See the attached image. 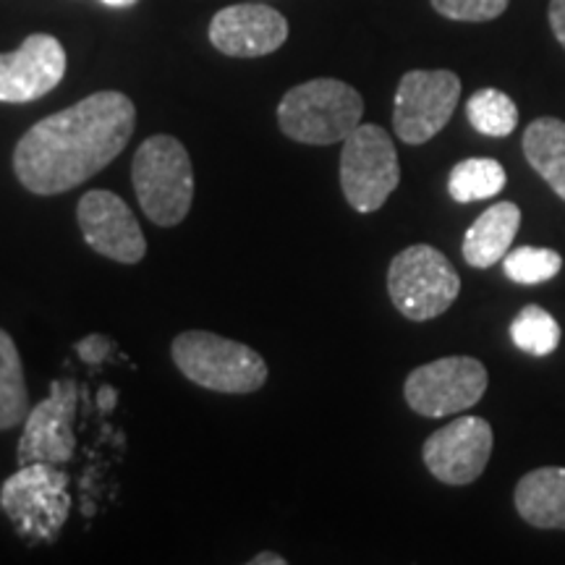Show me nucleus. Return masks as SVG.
Listing matches in <instances>:
<instances>
[{
  "label": "nucleus",
  "instance_id": "obj_28",
  "mask_svg": "<svg viewBox=\"0 0 565 565\" xmlns=\"http://www.w3.org/2000/svg\"><path fill=\"white\" fill-rule=\"evenodd\" d=\"M100 401H103V404H105V408H110L113 401H116V393H113L110 387H105V391L100 393Z\"/></svg>",
  "mask_w": 565,
  "mask_h": 565
},
{
  "label": "nucleus",
  "instance_id": "obj_25",
  "mask_svg": "<svg viewBox=\"0 0 565 565\" xmlns=\"http://www.w3.org/2000/svg\"><path fill=\"white\" fill-rule=\"evenodd\" d=\"M550 26L555 40L565 47V0H550Z\"/></svg>",
  "mask_w": 565,
  "mask_h": 565
},
{
  "label": "nucleus",
  "instance_id": "obj_8",
  "mask_svg": "<svg viewBox=\"0 0 565 565\" xmlns=\"http://www.w3.org/2000/svg\"><path fill=\"white\" fill-rule=\"evenodd\" d=\"M487 391V370L471 356H445L408 374L404 395L416 414L440 419L477 406Z\"/></svg>",
  "mask_w": 565,
  "mask_h": 565
},
{
  "label": "nucleus",
  "instance_id": "obj_23",
  "mask_svg": "<svg viewBox=\"0 0 565 565\" xmlns=\"http://www.w3.org/2000/svg\"><path fill=\"white\" fill-rule=\"evenodd\" d=\"M433 9L454 21H492L508 9V0H433Z\"/></svg>",
  "mask_w": 565,
  "mask_h": 565
},
{
  "label": "nucleus",
  "instance_id": "obj_26",
  "mask_svg": "<svg viewBox=\"0 0 565 565\" xmlns=\"http://www.w3.org/2000/svg\"><path fill=\"white\" fill-rule=\"evenodd\" d=\"M249 565H286V557L275 555V553H259L252 557Z\"/></svg>",
  "mask_w": 565,
  "mask_h": 565
},
{
  "label": "nucleus",
  "instance_id": "obj_3",
  "mask_svg": "<svg viewBox=\"0 0 565 565\" xmlns=\"http://www.w3.org/2000/svg\"><path fill=\"white\" fill-rule=\"evenodd\" d=\"M364 100L341 79H312L288 89L278 105V126L299 145H335L362 124Z\"/></svg>",
  "mask_w": 565,
  "mask_h": 565
},
{
  "label": "nucleus",
  "instance_id": "obj_20",
  "mask_svg": "<svg viewBox=\"0 0 565 565\" xmlns=\"http://www.w3.org/2000/svg\"><path fill=\"white\" fill-rule=\"evenodd\" d=\"M466 116L469 124L475 126L484 137L503 139L515 131L519 126V108L505 92L500 89H479L466 103Z\"/></svg>",
  "mask_w": 565,
  "mask_h": 565
},
{
  "label": "nucleus",
  "instance_id": "obj_16",
  "mask_svg": "<svg viewBox=\"0 0 565 565\" xmlns=\"http://www.w3.org/2000/svg\"><path fill=\"white\" fill-rule=\"evenodd\" d=\"M521 225V210L513 202H498L477 217L463 236V259L471 267H492L511 249Z\"/></svg>",
  "mask_w": 565,
  "mask_h": 565
},
{
  "label": "nucleus",
  "instance_id": "obj_5",
  "mask_svg": "<svg viewBox=\"0 0 565 565\" xmlns=\"http://www.w3.org/2000/svg\"><path fill=\"white\" fill-rule=\"evenodd\" d=\"M0 508L30 542H53L71 513L68 477L55 463L19 466L0 487Z\"/></svg>",
  "mask_w": 565,
  "mask_h": 565
},
{
  "label": "nucleus",
  "instance_id": "obj_15",
  "mask_svg": "<svg viewBox=\"0 0 565 565\" xmlns=\"http://www.w3.org/2000/svg\"><path fill=\"white\" fill-rule=\"evenodd\" d=\"M515 508L536 529H565V469L545 466L515 484Z\"/></svg>",
  "mask_w": 565,
  "mask_h": 565
},
{
  "label": "nucleus",
  "instance_id": "obj_19",
  "mask_svg": "<svg viewBox=\"0 0 565 565\" xmlns=\"http://www.w3.org/2000/svg\"><path fill=\"white\" fill-rule=\"evenodd\" d=\"M505 168L492 158H469L450 171L448 192L456 202H479L498 196L505 189Z\"/></svg>",
  "mask_w": 565,
  "mask_h": 565
},
{
  "label": "nucleus",
  "instance_id": "obj_17",
  "mask_svg": "<svg viewBox=\"0 0 565 565\" xmlns=\"http://www.w3.org/2000/svg\"><path fill=\"white\" fill-rule=\"evenodd\" d=\"M524 154L529 166L565 200V121L536 118L524 131Z\"/></svg>",
  "mask_w": 565,
  "mask_h": 565
},
{
  "label": "nucleus",
  "instance_id": "obj_13",
  "mask_svg": "<svg viewBox=\"0 0 565 565\" xmlns=\"http://www.w3.org/2000/svg\"><path fill=\"white\" fill-rule=\"evenodd\" d=\"M66 51L53 34H30L13 53H0V103H34L58 87Z\"/></svg>",
  "mask_w": 565,
  "mask_h": 565
},
{
  "label": "nucleus",
  "instance_id": "obj_12",
  "mask_svg": "<svg viewBox=\"0 0 565 565\" xmlns=\"http://www.w3.org/2000/svg\"><path fill=\"white\" fill-rule=\"evenodd\" d=\"M82 236L89 249L121 265H137L145 259L147 242L134 210L121 196L95 189L79 200L76 207Z\"/></svg>",
  "mask_w": 565,
  "mask_h": 565
},
{
  "label": "nucleus",
  "instance_id": "obj_7",
  "mask_svg": "<svg viewBox=\"0 0 565 565\" xmlns=\"http://www.w3.org/2000/svg\"><path fill=\"white\" fill-rule=\"evenodd\" d=\"M401 166L395 145L383 126L359 124L343 139L341 189L356 212H377L398 189Z\"/></svg>",
  "mask_w": 565,
  "mask_h": 565
},
{
  "label": "nucleus",
  "instance_id": "obj_6",
  "mask_svg": "<svg viewBox=\"0 0 565 565\" xmlns=\"http://www.w3.org/2000/svg\"><path fill=\"white\" fill-rule=\"evenodd\" d=\"M387 294L406 320L427 322L448 312L461 294V278L443 252L416 244L395 254L387 270Z\"/></svg>",
  "mask_w": 565,
  "mask_h": 565
},
{
  "label": "nucleus",
  "instance_id": "obj_21",
  "mask_svg": "<svg viewBox=\"0 0 565 565\" xmlns=\"http://www.w3.org/2000/svg\"><path fill=\"white\" fill-rule=\"evenodd\" d=\"M511 338L521 351L532 353V356H547L561 345V324L547 309L529 303L515 315Z\"/></svg>",
  "mask_w": 565,
  "mask_h": 565
},
{
  "label": "nucleus",
  "instance_id": "obj_4",
  "mask_svg": "<svg viewBox=\"0 0 565 565\" xmlns=\"http://www.w3.org/2000/svg\"><path fill=\"white\" fill-rule=\"evenodd\" d=\"M171 356L183 377L215 393H257L270 374L265 359L249 345L207 333V330H186L175 335Z\"/></svg>",
  "mask_w": 565,
  "mask_h": 565
},
{
  "label": "nucleus",
  "instance_id": "obj_24",
  "mask_svg": "<svg viewBox=\"0 0 565 565\" xmlns=\"http://www.w3.org/2000/svg\"><path fill=\"white\" fill-rule=\"evenodd\" d=\"M110 349H113L110 338L97 335V333L82 338V341L76 343V353H79L82 362H87V364H103L105 359H108Z\"/></svg>",
  "mask_w": 565,
  "mask_h": 565
},
{
  "label": "nucleus",
  "instance_id": "obj_9",
  "mask_svg": "<svg viewBox=\"0 0 565 565\" xmlns=\"http://www.w3.org/2000/svg\"><path fill=\"white\" fill-rule=\"evenodd\" d=\"M461 79L454 71H408L395 92L393 126L406 145H424L454 118Z\"/></svg>",
  "mask_w": 565,
  "mask_h": 565
},
{
  "label": "nucleus",
  "instance_id": "obj_10",
  "mask_svg": "<svg viewBox=\"0 0 565 565\" xmlns=\"http://www.w3.org/2000/svg\"><path fill=\"white\" fill-rule=\"evenodd\" d=\"M76 401H79V387L74 380H55L51 395L30 408L24 419V433H21L17 445L19 466H63L74 458Z\"/></svg>",
  "mask_w": 565,
  "mask_h": 565
},
{
  "label": "nucleus",
  "instance_id": "obj_11",
  "mask_svg": "<svg viewBox=\"0 0 565 565\" xmlns=\"http://www.w3.org/2000/svg\"><path fill=\"white\" fill-rule=\"evenodd\" d=\"M492 456V427L482 416H458L448 427L427 437L424 466L445 484H471L482 477Z\"/></svg>",
  "mask_w": 565,
  "mask_h": 565
},
{
  "label": "nucleus",
  "instance_id": "obj_22",
  "mask_svg": "<svg viewBox=\"0 0 565 565\" xmlns=\"http://www.w3.org/2000/svg\"><path fill=\"white\" fill-rule=\"evenodd\" d=\"M563 267V257L545 246H521L503 257V270L513 282L536 286V282L553 280Z\"/></svg>",
  "mask_w": 565,
  "mask_h": 565
},
{
  "label": "nucleus",
  "instance_id": "obj_2",
  "mask_svg": "<svg viewBox=\"0 0 565 565\" xmlns=\"http://www.w3.org/2000/svg\"><path fill=\"white\" fill-rule=\"evenodd\" d=\"M131 181L145 215L160 228H173L192 210V158L171 134H154L141 141L131 162Z\"/></svg>",
  "mask_w": 565,
  "mask_h": 565
},
{
  "label": "nucleus",
  "instance_id": "obj_27",
  "mask_svg": "<svg viewBox=\"0 0 565 565\" xmlns=\"http://www.w3.org/2000/svg\"><path fill=\"white\" fill-rule=\"evenodd\" d=\"M100 3L110 6V9H129V6L139 3V0H100Z\"/></svg>",
  "mask_w": 565,
  "mask_h": 565
},
{
  "label": "nucleus",
  "instance_id": "obj_18",
  "mask_svg": "<svg viewBox=\"0 0 565 565\" xmlns=\"http://www.w3.org/2000/svg\"><path fill=\"white\" fill-rule=\"evenodd\" d=\"M30 408V391H26L19 349L13 338L0 328V433L24 424Z\"/></svg>",
  "mask_w": 565,
  "mask_h": 565
},
{
  "label": "nucleus",
  "instance_id": "obj_14",
  "mask_svg": "<svg viewBox=\"0 0 565 565\" xmlns=\"http://www.w3.org/2000/svg\"><path fill=\"white\" fill-rule=\"evenodd\" d=\"M288 40V21L263 3H238L217 11L210 21V42L231 58L270 55Z\"/></svg>",
  "mask_w": 565,
  "mask_h": 565
},
{
  "label": "nucleus",
  "instance_id": "obj_1",
  "mask_svg": "<svg viewBox=\"0 0 565 565\" xmlns=\"http://www.w3.org/2000/svg\"><path fill=\"white\" fill-rule=\"evenodd\" d=\"M134 126L137 108L124 92H95L34 124L13 150V171L26 192L66 194L126 150Z\"/></svg>",
  "mask_w": 565,
  "mask_h": 565
}]
</instances>
